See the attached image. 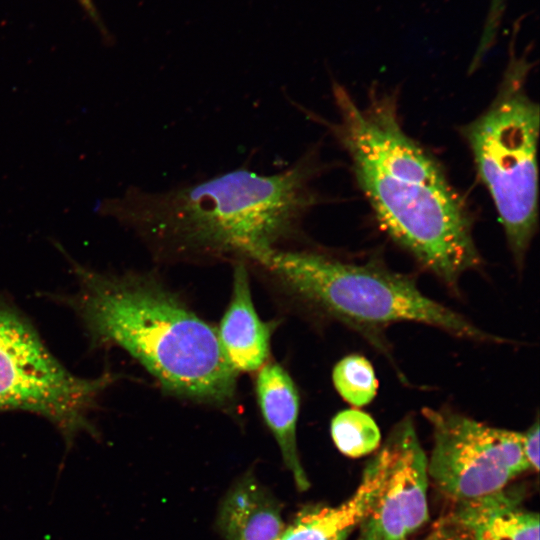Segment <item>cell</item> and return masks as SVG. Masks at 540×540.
<instances>
[{
    "label": "cell",
    "mask_w": 540,
    "mask_h": 540,
    "mask_svg": "<svg viewBox=\"0 0 540 540\" xmlns=\"http://www.w3.org/2000/svg\"><path fill=\"white\" fill-rule=\"evenodd\" d=\"M387 439L392 448L387 477L356 540H407L429 518L428 458L413 419L397 423Z\"/></svg>",
    "instance_id": "8"
},
{
    "label": "cell",
    "mask_w": 540,
    "mask_h": 540,
    "mask_svg": "<svg viewBox=\"0 0 540 540\" xmlns=\"http://www.w3.org/2000/svg\"><path fill=\"white\" fill-rule=\"evenodd\" d=\"M256 396L262 417L272 432L286 467L300 491L309 487L298 455L296 428L299 394L288 372L278 363L264 364L256 378Z\"/></svg>",
    "instance_id": "11"
},
{
    "label": "cell",
    "mask_w": 540,
    "mask_h": 540,
    "mask_svg": "<svg viewBox=\"0 0 540 540\" xmlns=\"http://www.w3.org/2000/svg\"><path fill=\"white\" fill-rule=\"evenodd\" d=\"M65 256L78 288L63 301L93 343L122 348L174 395L217 406L233 402L237 372L214 327L152 276L100 273Z\"/></svg>",
    "instance_id": "3"
},
{
    "label": "cell",
    "mask_w": 540,
    "mask_h": 540,
    "mask_svg": "<svg viewBox=\"0 0 540 540\" xmlns=\"http://www.w3.org/2000/svg\"><path fill=\"white\" fill-rule=\"evenodd\" d=\"M332 381L339 395L355 407L369 404L378 388L373 366L358 354L345 356L334 366Z\"/></svg>",
    "instance_id": "14"
},
{
    "label": "cell",
    "mask_w": 540,
    "mask_h": 540,
    "mask_svg": "<svg viewBox=\"0 0 540 540\" xmlns=\"http://www.w3.org/2000/svg\"><path fill=\"white\" fill-rule=\"evenodd\" d=\"M422 414L434 441L428 477L455 503L502 490L529 470L520 432L488 426L446 408L425 407Z\"/></svg>",
    "instance_id": "7"
},
{
    "label": "cell",
    "mask_w": 540,
    "mask_h": 540,
    "mask_svg": "<svg viewBox=\"0 0 540 540\" xmlns=\"http://www.w3.org/2000/svg\"><path fill=\"white\" fill-rule=\"evenodd\" d=\"M330 431L337 449L352 458L374 452L381 440V433L375 420L358 409L338 412L331 421Z\"/></svg>",
    "instance_id": "13"
},
{
    "label": "cell",
    "mask_w": 540,
    "mask_h": 540,
    "mask_svg": "<svg viewBox=\"0 0 540 540\" xmlns=\"http://www.w3.org/2000/svg\"><path fill=\"white\" fill-rule=\"evenodd\" d=\"M113 380L110 373L89 379L72 374L28 319L0 300V412L25 411L45 418L69 448L80 433L99 436L90 415Z\"/></svg>",
    "instance_id": "6"
},
{
    "label": "cell",
    "mask_w": 540,
    "mask_h": 540,
    "mask_svg": "<svg viewBox=\"0 0 540 540\" xmlns=\"http://www.w3.org/2000/svg\"><path fill=\"white\" fill-rule=\"evenodd\" d=\"M315 149L273 174L237 168L164 191L128 188L96 207L131 228L156 255L173 258L245 256L299 237L319 203Z\"/></svg>",
    "instance_id": "2"
},
{
    "label": "cell",
    "mask_w": 540,
    "mask_h": 540,
    "mask_svg": "<svg viewBox=\"0 0 540 540\" xmlns=\"http://www.w3.org/2000/svg\"><path fill=\"white\" fill-rule=\"evenodd\" d=\"M333 97L339 117L331 130L380 226L457 291L460 278L482 263L465 200L436 158L404 131L389 96H372L362 107L334 84Z\"/></svg>",
    "instance_id": "1"
},
{
    "label": "cell",
    "mask_w": 540,
    "mask_h": 540,
    "mask_svg": "<svg viewBox=\"0 0 540 540\" xmlns=\"http://www.w3.org/2000/svg\"><path fill=\"white\" fill-rule=\"evenodd\" d=\"M339 516L327 506L304 508L275 540H346Z\"/></svg>",
    "instance_id": "15"
},
{
    "label": "cell",
    "mask_w": 540,
    "mask_h": 540,
    "mask_svg": "<svg viewBox=\"0 0 540 540\" xmlns=\"http://www.w3.org/2000/svg\"><path fill=\"white\" fill-rule=\"evenodd\" d=\"M217 525L225 540H275L284 529L278 501L253 475L239 479L226 494Z\"/></svg>",
    "instance_id": "12"
},
{
    "label": "cell",
    "mask_w": 540,
    "mask_h": 540,
    "mask_svg": "<svg viewBox=\"0 0 540 540\" xmlns=\"http://www.w3.org/2000/svg\"><path fill=\"white\" fill-rule=\"evenodd\" d=\"M256 264L320 312L372 337L389 325L414 322L455 337L501 343L466 317L429 298L414 280L376 262L340 260L315 251L256 249Z\"/></svg>",
    "instance_id": "4"
},
{
    "label": "cell",
    "mask_w": 540,
    "mask_h": 540,
    "mask_svg": "<svg viewBox=\"0 0 540 540\" xmlns=\"http://www.w3.org/2000/svg\"><path fill=\"white\" fill-rule=\"evenodd\" d=\"M249 284L245 262L237 260L232 296L217 331L224 355L237 373L260 369L270 349V328L256 312Z\"/></svg>",
    "instance_id": "9"
},
{
    "label": "cell",
    "mask_w": 540,
    "mask_h": 540,
    "mask_svg": "<svg viewBox=\"0 0 540 540\" xmlns=\"http://www.w3.org/2000/svg\"><path fill=\"white\" fill-rule=\"evenodd\" d=\"M522 434L521 445L524 458L529 470L539 469V420L535 422Z\"/></svg>",
    "instance_id": "17"
},
{
    "label": "cell",
    "mask_w": 540,
    "mask_h": 540,
    "mask_svg": "<svg viewBox=\"0 0 540 540\" xmlns=\"http://www.w3.org/2000/svg\"><path fill=\"white\" fill-rule=\"evenodd\" d=\"M421 540H471L466 530L449 515L441 518Z\"/></svg>",
    "instance_id": "16"
},
{
    "label": "cell",
    "mask_w": 540,
    "mask_h": 540,
    "mask_svg": "<svg viewBox=\"0 0 540 540\" xmlns=\"http://www.w3.org/2000/svg\"><path fill=\"white\" fill-rule=\"evenodd\" d=\"M449 516L471 540H539V515L522 505L520 493L505 487L456 502Z\"/></svg>",
    "instance_id": "10"
},
{
    "label": "cell",
    "mask_w": 540,
    "mask_h": 540,
    "mask_svg": "<svg viewBox=\"0 0 540 540\" xmlns=\"http://www.w3.org/2000/svg\"><path fill=\"white\" fill-rule=\"evenodd\" d=\"M81 9L84 11L85 15L92 21L96 28L100 31L103 37H108L107 29L103 23V20L100 16V12L97 9V6L94 0H76Z\"/></svg>",
    "instance_id": "18"
},
{
    "label": "cell",
    "mask_w": 540,
    "mask_h": 540,
    "mask_svg": "<svg viewBox=\"0 0 540 540\" xmlns=\"http://www.w3.org/2000/svg\"><path fill=\"white\" fill-rule=\"evenodd\" d=\"M525 79V67H511L490 106L461 128L519 267L538 222L539 107Z\"/></svg>",
    "instance_id": "5"
}]
</instances>
